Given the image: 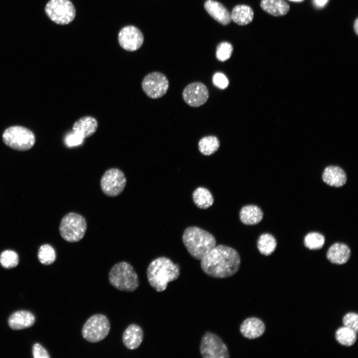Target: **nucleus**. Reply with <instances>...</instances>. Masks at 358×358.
Returning a JSON list of instances; mask_svg holds the SVG:
<instances>
[{
  "instance_id": "412c9836",
  "label": "nucleus",
  "mask_w": 358,
  "mask_h": 358,
  "mask_svg": "<svg viewBox=\"0 0 358 358\" xmlns=\"http://www.w3.org/2000/svg\"><path fill=\"white\" fill-rule=\"evenodd\" d=\"M260 5L263 10L274 16H283L290 8L289 4L284 0H261Z\"/></svg>"
},
{
  "instance_id": "4468645a",
  "label": "nucleus",
  "mask_w": 358,
  "mask_h": 358,
  "mask_svg": "<svg viewBox=\"0 0 358 358\" xmlns=\"http://www.w3.org/2000/svg\"><path fill=\"white\" fill-rule=\"evenodd\" d=\"M265 325L262 320L251 317L245 320L241 324L240 331L249 339H254L262 336L265 331Z\"/></svg>"
},
{
  "instance_id": "dca6fc26",
  "label": "nucleus",
  "mask_w": 358,
  "mask_h": 358,
  "mask_svg": "<svg viewBox=\"0 0 358 358\" xmlns=\"http://www.w3.org/2000/svg\"><path fill=\"white\" fill-rule=\"evenodd\" d=\"M322 179L329 185L341 187L346 183L347 176L345 171L340 167L330 166L324 169L322 174Z\"/></svg>"
},
{
  "instance_id": "f3484780",
  "label": "nucleus",
  "mask_w": 358,
  "mask_h": 358,
  "mask_svg": "<svg viewBox=\"0 0 358 358\" xmlns=\"http://www.w3.org/2000/svg\"><path fill=\"white\" fill-rule=\"evenodd\" d=\"M351 256V250L345 244L336 243L328 249L327 258L332 263L343 265L346 263Z\"/></svg>"
},
{
  "instance_id": "bb28decb",
  "label": "nucleus",
  "mask_w": 358,
  "mask_h": 358,
  "mask_svg": "<svg viewBox=\"0 0 358 358\" xmlns=\"http://www.w3.org/2000/svg\"><path fill=\"white\" fill-rule=\"evenodd\" d=\"M357 333L346 327L339 328L336 332L335 338L341 345L350 347L356 343L357 339Z\"/></svg>"
},
{
  "instance_id": "393cba45",
  "label": "nucleus",
  "mask_w": 358,
  "mask_h": 358,
  "mask_svg": "<svg viewBox=\"0 0 358 358\" xmlns=\"http://www.w3.org/2000/svg\"><path fill=\"white\" fill-rule=\"evenodd\" d=\"M199 152L205 156H210L215 153L220 147L218 138L213 135L202 137L198 143Z\"/></svg>"
},
{
  "instance_id": "4c0bfd02",
  "label": "nucleus",
  "mask_w": 358,
  "mask_h": 358,
  "mask_svg": "<svg viewBox=\"0 0 358 358\" xmlns=\"http://www.w3.org/2000/svg\"><path fill=\"white\" fill-rule=\"evenodd\" d=\"M288 0L293 1V2H302V1H304V0Z\"/></svg>"
},
{
  "instance_id": "f704fd0d",
  "label": "nucleus",
  "mask_w": 358,
  "mask_h": 358,
  "mask_svg": "<svg viewBox=\"0 0 358 358\" xmlns=\"http://www.w3.org/2000/svg\"><path fill=\"white\" fill-rule=\"evenodd\" d=\"M33 356L34 358H49L46 350L40 344H35L32 348Z\"/></svg>"
},
{
  "instance_id": "a211bd4d",
  "label": "nucleus",
  "mask_w": 358,
  "mask_h": 358,
  "mask_svg": "<svg viewBox=\"0 0 358 358\" xmlns=\"http://www.w3.org/2000/svg\"><path fill=\"white\" fill-rule=\"evenodd\" d=\"M143 339V332L141 328L136 324L129 325L124 331L122 335V341L124 346L129 350L138 348Z\"/></svg>"
},
{
  "instance_id": "9d476101",
  "label": "nucleus",
  "mask_w": 358,
  "mask_h": 358,
  "mask_svg": "<svg viewBox=\"0 0 358 358\" xmlns=\"http://www.w3.org/2000/svg\"><path fill=\"white\" fill-rule=\"evenodd\" d=\"M126 184L124 173L117 168H111L103 175L100 180L102 192L107 196L115 197L119 195Z\"/></svg>"
},
{
  "instance_id": "c85d7f7f",
  "label": "nucleus",
  "mask_w": 358,
  "mask_h": 358,
  "mask_svg": "<svg viewBox=\"0 0 358 358\" xmlns=\"http://www.w3.org/2000/svg\"><path fill=\"white\" fill-rule=\"evenodd\" d=\"M56 258L54 249L49 244L42 245L38 252V258L39 261L45 265L52 264Z\"/></svg>"
},
{
  "instance_id": "0eeeda50",
  "label": "nucleus",
  "mask_w": 358,
  "mask_h": 358,
  "mask_svg": "<svg viewBox=\"0 0 358 358\" xmlns=\"http://www.w3.org/2000/svg\"><path fill=\"white\" fill-rule=\"evenodd\" d=\"M110 328V323L106 316L95 314L90 317L84 325L82 336L89 342L97 343L107 336Z\"/></svg>"
},
{
  "instance_id": "6e6552de",
  "label": "nucleus",
  "mask_w": 358,
  "mask_h": 358,
  "mask_svg": "<svg viewBox=\"0 0 358 358\" xmlns=\"http://www.w3.org/2000/svg\"><path fill=\"white\" fill-rule=\"evenodd\" d=\"M45 11L50 20L60 25L70 23L76 16L75 6L70 0H50Z\"/></svg>"
},
{
  "instance_id": "cd10ccee",
  "label": "nucleus",
  "mask_w": 358,
  "mask_h": 358,
  "mask_svg": "<svg viewBox=\"0 0 358 358\" xmlns=\"http://www.w3.org/2000/svg\"><path fill=\"white\" fill-rule=\"evenodd\" d=\"M325 242L324 236L316 232H310L307 234L304 239V244L308 249L317 250L321 249Z\"/></svg>"
},
{
  "instance_id": "5701e85b",
  "label": "nucleus",
  "mask_w": 358,
  "mask_h": 358,
  "mask_svg": "<svg viewBox=\"0 0 358 358\" xmlns=\"http://www.w3.org/2000/svg\"><path fill=\"white\" fill-rule=\"evenodd\" d=\"M230 14L231 20L240 25L249 24L252 21L254 18V11L252 8L245 4H240L235 6Z\"/></svg>"
},
{
  "instance_id": "6ab92c4d",
  "label": "nucleus",
  "mask_w": 358,
  "mask_h": 358,
  "mask_svg": "<svg viewBox=\"0 0 358 358\" xmlns=\"http://www.w3.org/2000/svg\"><path fill=\"white\" fill-rule=\"evenodd\" d=\"M98 127L97 120L94 117L86 116L80 118L75 122L73 131L82 136L84 139L92 135Z\"/></svg>"
},
{
  "instance_id": "c9c22d12",
  "label": "nucleus",
  "mask_w": 358,
  "mask_h": 358,
  "mask_svg": "<svg viewBox=\"0 0 358 358\" xmlns=\"http://www.w3.org/2000/svg\"><path fill=\"white\" fill-rule=\"evenodd\" d=\"M327 1L328 0H314L315 4L319 7L324 6Z\"/></svg>"
},
{
  "instance_id": "2eb2a0df",
  "label": "nucleus",
  "mask_w": 358,
  "mask_h": 358,
  "mask_svg": "<svg viewBox=\"0 0 358 358\" xmlns=\"http://www.w3.org/2000/svg\"><path fill=\"white\" fill-rule=\"evenodd\" d=\"M204 7L207 13L222 25H227L231 21V14L221 3L214 0H207Z\"/></svg>"
},
{
  "instance_id": "473e14b6",
  "label": "nucleus",
  "mask_w": 358,
  "mask_h": 358,
  "mask_svg": "<svg viewBox=\"0 0 358 358\" xmlns=\"http://www.w3.org/2000/svg\"><path fill=\"white\" fill-rule=\"evenodd\" d=\"M213 85L220 90L226 89L229 84V82L227 77L223 73L217 72L215 73L212 77Z\"/></svg>"
},
{
  "instance_id": "b1692460",
  "label": "nucleus",
  "mask_w": 358,
  "mask_h": 358,
  "mask_svg": "<svg viewBox=\"0 0 358 358\" xmlns=\"http://www.w3.org/2000/svg\"><path fill=\"white\" fill-rule=\"evenodd\" d=\"M192 199L195 204L201 209L210 207L214 202L213 197L210 191L203 187H199L193 191Z\"/></svg>"
},
{
  "instance_id": "2f4dec72",
  "label": "nucleus",
  "mask_w": 358,
  "mask_h": 358,
  "mask_svg": "<svg viewBox=\"0 0 358 358\" xmlns=\"http://www.w3.org/2000/svg\"><path fill=\"white\" fill-rule=\"evenodd\" d=\"M345 327L349 328L357 333L358 332V315L357 313L350 312L346 314L343 319Z\"/></svg>"
},
{
  "instance_id": "20e7f679",
  "label": "nucleus",
  "mask_w": 358,
  "mask_h": 358,
  "mask_svg": "<svg viewBox=\"0 0 358 358\" xmlns=\"http://www.w3.org/2000/svg\"><path fill=\"white\" fill-rule=\"evenodd\" d=\"M108 279L116 289L133 292L139 286L138 276L133 267L128 263L121 262L114 265L110 269Z\"/></svg>"
},
{
  "instance_id": "f257e3e1",
  "label": "nucleus",
  "mask_w": 358,
  "mask_h": 358,
  "mask_svg": "<svg viewBox=\"0 0 358 358\" xmlns=\"http://www.w3.org/2000/svg\"><path fill=\"white\" fill-rule=\"evenodd\" d=\"M240 257L234 249L223 245L214 247L201 260L202 270L207 275L223 278L236 274L240 268Z\"/></svg>"
},
{
  "instance_id": "c756f323",
  "label": "nucleus",
  "mask_w": 358,
  "mask_h": 358,
  "mask_svg": "<svg viewBox=\"0 0 358 358\" xmlns=\"http://www.w3.org/2000/svg\"><path fill=\"white\" fill-rule=\"evenodd\" d=\"M19 257L17 254L12 250H5L0 255V263L5 268L15 267L18 264Z\"/></svg>"
},
{
  "instance_id": "f03ea898",
  "label": "nucleus",
  "mask_w": 358,
  "mask_h": 358,
  "mask_svg": "<svg viewBox=\"0 0 358 358\" xmlns=\"http://www.w3.org/2000/svg\"><path fill=\"white\" fill-rule=\"evenodd\" d=\"M179 266L170 259L161 257L154 260L147 270L148 282L157 292L165 290L169 282L176 280L179 275Z\"/></svg>"
},
{
  "instance_id": "e433bc0d",
  "label": "nucleus",
  "mask_w": 358,
  "mask_h": 358,
  "mask_svg": "<svg viewBox=\"0 0 358 358\" xmlns=\"http://www.w3.org/2000/svg\"><path fill=\"white\" fill-rule=\"evenodd\" d=\"M354 30L357 35H358V18H356L354 23Z\"/></svg>"
},
{
  "instance_id": "aec40b11",
  "label": "nucleus",
  "mask_w": 358,
  "mask_h": 358,
  "mask_svg": "<svg viewBox=\"0 0 358 358\" xmlns=\"http://www.w3.org/2000/svg\"><path fill=\"white\" fill-rule=\"evenodd\" d=\"M35 321V317L31 312L21 310L13 313L9 317L8 322L11 329L21 330L32 326Z\"/></svg>"
},
{
  "instance_id": "4be33fe9",
  "label": "nucleus",
  "mask_w": 358,
  "mask_h": 358,
  "mask_svg": "<svg viewBox=\"0 0 358 358\" xmlns=\"http://www.w3.org/2000/svg\"><path fill=\"white\" fill-rule=\"evenodd\" d=\"M241 221L245 225H253L260 222L263 217L262 210L255 205H248L243 207L240 211Z\"/></svg>"
},
{
  "instance_id": "72a5a7b5",
  "label": "nucleus",
  "mask_w": 358,
  "mask_h": 358,
  "mask_svg": "<svg viewBox=\"0 0 358 358\" xmlns=\"http://www.w3.org/2000/svg\"><path fill=\"white\" fill-rule=\"evenodd\" d=\"M84 138L74 132L68 134L65 138V143L69 147L80 145L83 143Z\"/></svg>"
},
{
  "instance_id": "423d86ee",
  "label": "nucleus",
  "mask_w": 358,
  "mask_h": 358,
  "mask_svg": "<svg viewBox=\"0 0 358 358\" xmlns=\"http://www.w3.org/2000/svg\"><path fill=\"white\" fill-rule=\"evenodd\" d=\"M2 139L6 146L20 151L30 149L35 142L34 133L29 129L20 126L7 128L3 133Z\"/></svg>"
},
{
  "instance_id": "7ed1b4c3",
  "label": "nucleus",
  "mask_w": 358,
  "mask_h": 358,
  "mask_svg": "<svg viewBox=\"0 0 358 358\" xmlns=\"http://www.w3.org/2000/svg\"><path fill=\"white\" fill-rule=\"evenodd\" d=\"M182 241L191 256L198 260L203 259L216 246V240L212 234L194 226L184 230Z\"/></svg>"
},
{
  "instance_id": "9b49d317",
  "label": "nucleus",
  "mask_w": 358,
  "mask_h": 358,
  "mask_svg": "<svg viewBox=\"0 0 358 358\" xmlns=\"http://www.w3.org/2000/svg\"><path fill=\"white\" fill-rule=\"evenodd\" d=\"M169 82L162 73L154 72L147 75L142 83V87L145 94L152 99L163 97L167 93Z\"/></svg>"
},
{
  "instance_id": "ddd939ff",
  "label": "nucleus",
  "mask_w": 358,
  "mask_h": 358,
  "mask_svg": "<svg viewBox=\"0 0 358 358\" xmlns=\"http://www.w3.org/2000/svg\"><path fill=\"white\" fill-rule=\"evenodd\" d=\"M118 42L125 50L134 51L139 49L144 42L142 32L136 27L128 25L122 28L118 34Z\"/></svg>"
},
{
  "instance_id": "39448f33",
  "label": "nucleus",
  "mask_w": 358,
  "mask_h": 358,
  "mask_svg": "<svg viewBox=\"0 0 358 358\" xmlns=\"http://www.w3.org/2000/svg\"><path fill=\"white\" fill-rule=\"evenodd\" d=\"M87 228V221L83 216L70 212L62 219L59 232L64 240L74 243L80 241L84 237Z\"/></svg>"
},
{
  "instance_id": "a878e982",
  "label": "nucleus",
  "mask_w": 358,
  "mask_h": 358,
  "mask_svg": "<svg viewBox=\"0 0 358 358\" xmlns=\"http://www.w3.org/2000/svg\"><path fill=\"white\" fill-rule=\"evenodd\" d=\"M277 243L274 237L268 233L262 234L257 241V247L259 252L263 255L268 256L275 250Z\"/></svg>"
},
{
  "instance_id": "f8f14e48",
  "label": "nucleus",
  "mask_w": 358,
  "mask_h": 358,
  "mask_svg": "<svg viewBox=\"0 0 358 358\" xmlns=\"http://www.w3.org/2000/svg\"><path fill=\"white\" fill-rule=\"evenodd\" d=\"M184 102L189 106L197 107L204 104L209 97L206 86L201 82H193L184 89L182 93Z\"/></svg>"
},
{
  "instance_id": "7c9ffc66",
  "label": "nucleus",
  "mask_w": 358,
  "mask_h": 358,
  "mask_svg": "<svg viewBox=\"0 0 358 358\" xmlns=\"http://www.w3.org/2000/svg\"><path fill=\"white\" fill-rule=\"evenodd\" d=\"M233 51L231 44L227 42H221L217 47L216 57L219 61L224 62L231 57Z\"/></svg>"
},
{
  "instance_id": "1a4fd4ad",
  "label": "nucleus",
  "mask_w": 358,
  "mask_h": 358,
  "mask_svg": "<svg viewBox=\"0 0 358 358\" xmlns=\"http://www.w3.org/2000/svg\"><path fill=\"white\" fill-rule=\"evenodd\" d=\"M199 350L204 358H228L230 357L227 347L221 339L209 332H206L203 336Z\"/></svg>"
}]
</instances>
